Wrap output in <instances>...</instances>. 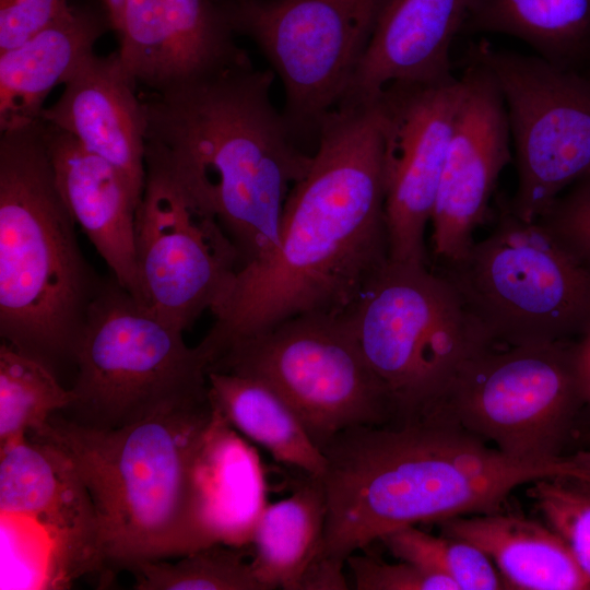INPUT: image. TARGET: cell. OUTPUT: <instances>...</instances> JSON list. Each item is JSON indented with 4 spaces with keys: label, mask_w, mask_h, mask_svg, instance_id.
<instances>
[{
    "label": "cell",
    "mask_w": 590,
    "mask_h": 590,
    "mask_svg": "<svg viewBox=\"0 0 590 590\" xmlns=\"http://www.w3.org/2000/svg\"><path fill=\"white\" fill-rule=\"evenodd\" d=\"M306 174L286 198L279 240L241 267L198 344L208 367L234 343L299 315L346 314L389 260L378 96L321 120Z\"/></svg>",
    "instance_id": "cell-1"
},
{
    "label": "cell",
    "mask_w": 590,
    "mask_h": 590,
    "mask_svg": "<svg viewBox=\"0 0 590 590\" xmlns=\"http://www.w3.org/2000/svg\"><path fill=\"white\" fill-rule=\"evenodd\" d=\"M327 516L319 558L349 556L396 529L486 514L517 487L590 471V452L518 458L429 413L347 428L322 448Z\"/></svg>",
    "instance_id": "cell-2"
},
{
    "label": "cell",
    "mask_w": 590,
    "mask_h": 590,
    "mask_svg": "<svg viewBox=\"0 0 590 590\" xmlns=\"http://www.w3.org/2000/svg\"><path fill=\"white\" fill-rule=\"evenodd\" d=\"M274 76L250 62L144 101L145 163L219 223L240 268L276 245L288 192L311 163L272 102Z\"/></svg>",
    "instance_id": "cell-3"
},
{
    "label": "cell",
    "mask_w": 590,
    "mask_h": 590,
    "mask_svg": "<svg viewBox=\"0 0 590 590\" xmlns=\"http://www.w3.org/2000/svg\"><path fill=\"white\" fill-rule=\"evenodd\" d=\"M214 416L211 399L113 429L56 413L27 435L71 460L94 505L105 568L129 570L215 543L199 471Z\"/></svg>",
    "instance_id": "cell-4"
},
{
    "label": "cell",
    "mask_w": 590,
    "mask_h": 590,
    "mask_svg": "<svg viewBox=\"0 0 590 590\" xmlns=\"http://www.w3.org/2000/svg\"><path fill=\"white\" fill-rule=\"evenodd\" d=\"M58 189L43 120L0 131V335L56 374L104 278L84 257Z\"/></svg>",
    "instance_id": "cell-5"
},
{
    "label": "cell",
    "mask_w": 590,
    "mask_h": 590,
    "mask_svg": "<svg viewBox=\"0 0 590 590\" xmlns=\"http://www.w3.org/2000/svg\"><path fill=\"white\" fill-rule=\"evenodd\" d=\"M182 333L113 274L104 278L74 350L73 401L66 417L113 429L209 400L208 362Z\"/></svg>",
    "instance_id": "cell-6"
},
{
    "label": "cell",
    "mask_w": 590,
    "mask_h": 590,
    "mask_svg": "<svg viewBox=\"0 0 590 590\" xmlns=\"http://www.w3.org/2000/svg\"><path fill=\"white\" fill-rule=\"evenodd\" d=\"M441 272L487 345L571 341L590 326V268L541 221L509 208Z\"/></svg>",
    "instance_id": "cell-7"
},
{
    "label": "cell",
    "mask_w": 590,
    "mask_h": 590,
    "mask_svg": "<svg viewBox=\"0 0 590 590\" xmlns=\"http://www.w3.org/2000/svg\"><path fill=\"white\" fill-rule=\"evenodd\" d=\"M574 344L485 345L460 363L420 413L448 421L512 457L568 455L586 408Z\"/></svg>",
    "instance_id": "cell-8"
},
{
    "label": "cell",
    "mask_w": 590,
    "mask_h": 590,
    "mask_svg": "<svg viewBox=\"0 0 590 590\" xmlns=\"http://www.w3.org/2000/svg\"><path fill=\"white\" fill-rule=\"evenodd\" d=\"M346 314L397 418L427 408L487 345L449 279L428 263L388 260Z\"/></svg>",
    "instance_id": "cell-9"
},
{
    "label": "cell",
    "mask_w": 590,
    "mask_h": 590,
    "mask_svg": "<svg viewBox=\"0 0 590 590\" xmlns=\"http://www.w3.org/2000/svg\"><path fill=\"white\" fill-rule=\"evenodd\" d=\"M257 378L296 412L321 448L339 433L397 417L347 314H308L229 346L208 368Z\"/></svg>",
    "instance_id": "cell-10"
},
{
    "label": "cell",
    "mask_w": 590,
    "mask_h": 590,
    "mask_svg": "<svg viewBox=\"0 0 590 590\" xmlns=\"http://www.w3.org/2000/svg\"><path fill=\"white\" fill-rule=\"evenodd\" d=\"M0 532L1 589H66L105 568L90 494L45 439L0 446Z\"/></svg>",
    "instance_id": "cell-11"
},
{
    "label": "cell",
    "mask_w": 590,
    "mask_h": 590,
    "mask_svg": "<svg viewBox=\"0 0 590 590\" xmlns=\"http://www.w3.org/2000/svg\"><path fill=\"white\" fill-rule=\"evenodd\" d=\"M236 34L263 54L299 141L346 93L390 0H222Z\"/></svg>",
    "instance_id": "cell-12"
},
{
    "label": "cell",
    "mask_w": 590,
    "mask_h": 590,
    "mask_svg": "<svg viewBox=\"0 0 590 590\" xmlns=\"http://www.w3.org/2000/svg\"><path fill=\"white\" fill-rule=\"evenodd\" d=\"M468 55L489 70L505 102L518 177L509 209L538 221L590 173V75L487 40Z\"/></svg>",
    "instance_id": "cell-13"
},
{
    "label": "cell",
    "mask_w": 590,
    "mask_h": 590,
    "mask_svg": "<svg viewBox=\"0 0 590 590\" xmlns=\"http://www.w3.org/2000/svg\"><path fill=\"white\" fill-rule=\"evenodd\" d=\"M135 213V253L143 304L185 331L220 303L240 267L219 223L197 210L172 177L145 163Z\"/></svg>",
    "instance_id": "cell-14"
},
{
    "label": "cell",
    "mask_w": 590,
    "mask_h": 590,
    "mask_svg": "<svg viewBox=\"0 0 590 590\" xmlns=\"http://www.w3.org/2000/svg\"><path fill=\"white\" fill-rule=\"evenodd\" d=\"M462 97L461 76L439 84L391 83L378 95L389 260L428 263L425 232Z\"/></svg>",
    "instance_id": "cell-15"
},
{
    "label": "cell",
    "mask_w": 590,
    "mask_h": 590,
    "mask_svg": "<svg viewBox=\"0 0 590 590\" xmlns=\"http://www.w3.org/2000/svg\"><path fill=\"white\" fill-rule=\"evenodd\" d=\"M430 219L432 247L444 266L462 258L487 217L498 177L511 160L505 102L489 70L471 56Z\"/></svg>",
    "instance_id": "cell-16"
},
{
    "label": "cell",
    "mask_w": 590,
    "mask_h": 590,
    "mask_svg": "<svg viewBox=\"0 0 590 590\" xmlns=\"http://www.w3.org/2000/svg\"><path fill=\"white\" fill-rule=\"evenodd\" d=\"M116 34L125 72L153 93L251 62L222 0H123Z\"/></svg>",
    "instance_id": "cell-17"
},
{
    "label": "cell",
    "mask_w": 590,
    "mask_h": 590,
    "mask_svg": "<svg viewBox=\"0 0 590 590\" xmlns=\"http://www.w3.org/2000/svg\"><path fill=\"white\" fill-rule=\"evenodd\" d=\"M40 119L114 165L141 200L145 184L146 108L117 52L91 55Z\"/></svg>",
    "instance_id": "cell-18"
},
{
    "label": "cell",
    "mask_w": 590,
    "mask_h": 590,
    "mask_svg": "<svg viewBox=\"0 0 590 590\" xmlns=\"http://www.w3.org/2000/svg\"><path fill=\"white\" fill-rule=\"evenodd\" d=\"M60 194L118 283L143 304L135 253L140 199L126 177L69 133L43 121Z\"/></svg>",
    "instance_id": "cell-19"
},
{
    "label": "cell",
    "mask_w": 590,
    "mask_h": 590,
    "mask_svg": "<svg viewBox=\"0 0 590 590\" xmlns=\"http://www.w3.org/2000/svg\"><path fill=\"white\" fill-rule=\"evenodd\" d=\"M468 0H390L339 104L375 98L391 83L439 84L452 73L451 46Z\"/></svg>",
    "instance_id": "cell-20"
},
{
    "label": "cell",
    "mask_w": 590,
    "mask_h": 590,
    "mask_svg": "<svg viewBox=\"0 0 590 590\" xmlns=\"http://www.w3.org/2000/svg\"><path fill=\"white\" fill-rule=\"evenodd\" d=\"M108 31L102 0L70 2L58 19L0 52V131L39 120L49 93L94 54Z\"/></svg>",
    "instance_id": "cell-21"
},
{
    "label": "cell",
    "mask_w": 590,
    "mask_h": 590,
    "mask_svg": "<svg viewBox=\"0 0 590 590\" xmlns=\"http://www.w3.org/2000/svg\"><path fill=\"white\" fill-rule=\"evenodd\" d=\"M437 524L442 534L480 548L497 568L505 589L590 590V579L547 524L499 510Z\"/></svg>",
    "instance_id": "cell-22"
},
{
    "label": "cell",
    "mask_w": 590,
    "mask_h": 590,
    "mask_svg": "<svg viewBox=\"0 0 590 590\" xmlns=\"http://www.w3.org/2000/svg\"><path fill=\"white\" fill-rule=\"evenodd\" d=\"M517 38L544 60L585 71L590 63V0H468L462 34Z\"/></svg>",
    "instance_id": "cell-23"
},
{
    "label": "cell",
    "mask_w": 590,
    "mask_h": 590,
    "mask_svg": "<svg viewBox=\"0 0 590 590\" xmlns=\"http://www.w3.org/2000/svg\"><path fill=\"white\" fill-rule=\"evenodd\" d=\"M326 516L322 481L309 475L291 496L262 507L251 533L250 562L266 590H300L319 557Z\"/></svg>",
    "instance_id": "cell-24"
},
{
    "label": "cell",
    "mask_w": 590,
    "mask_h": 590,
    "mask_svg": "<svg viewBox=\"0 0 590 590\" xmlns=\"http://www.w3.org/2000/svg\"><path fill=\"white\" fill-rule=\"evenodd\" d=\"M214 408L275 461L321 477L326 458L292 406L263 381L226 371H208Z\"/></svg>",
    "instance_id": "cell-25"
},
{
    "label": "cell",
    "mask_w": 590,
    "mask_h": 590,
    "mask_svg": "<svg viewBox=\"0 0 590 590\" xmlns=\"http://www.w3.org/2000/svg\"><path fill=\"white\" fill-rule=\"evenodd\" d=\"M215 416L200 458V481L209 524L216 543H250L258 514L264 506L248 489L250 451L214 408Z\"/></svg>",
    "instance_id": "cell-26"
},
{
    "label": "cell",
    "mask_w": 590,
    "mask_h": 590,
    "mask_svg": "<svg viewBox=\"0 0 590 590\" xmlns=\"http://www.w3.org/2000/svg\"><path fill=\"white\" fill-rule=\"evenodd\" d=\"M73 401L47 365L8 343L0 345V446L42 428Z\"/></svg>",
    "instance_id": "cell-27"
},
{
    "label": "cell",
    "mask_w": 590,
    "mask_h": 590,
    "mask_svg": "<svg viewBox=\"0 0 590 590\" xmlns=\"http://www.w3.org/2000/svg\"><path fill=\"white\" fill-rule=\"evenodd\" d=\"M240 547L213 543L175 563L146 560L129 571L138 590H266Z\"/></svg>",
    "instance_id": "cell-28"
},
{
    "label": "cell",
    "mask_w": 590,
    "mask_h": 590,
    "mask_svg": "<svg viewBox=\"0 0 590 590\" xmlns=\"http://www.w3.org/2000/svg\"><path fill=\"white\" fill-rule=\"evenodd\" d=\"M378 541L398 559L406 560L451 579L458 590L505 589L493 562L475 545L446 534H429L406 526Z\"/></svg>",
    "instance_id": "cell-29"
},
{
    "label": "cell",
    "mask_w": 590,
    "mask_h": 590,
    "mask_svg": "<svg viewBox=\"0 0 590 590\" xmlns=\"http://www.w3.org/2000/svg\"><path fill=\"white\" fill-rule=\"evenodd\" d=\"M528 495L590 579V473L540 477Z\"/></svg>",
    "instance_id": "cell-30"
},
{
    "label": "cell",
    "mask_w": 590,
    "mask_h": 590,
    "mask_svg": "<svg viewBox=\"0 0 590 590\" xmlns=\"http://www.w3.org/2000/svg\"><path fill=\"white\" fill-rule=\"evenodd\" d=\"M345 564L356 590H458L448 577L406 560L388 563L354 553Z\"/></svg>",
    "instance_id": "cell-31"
},
{
    "label": "cell",
    "mask_w": 590,
    "mask_h": 590,
    "mask_svg": "<svg viewBox=\"0 0 590 590\" xmlns=\"http://www.w3.org/2000/svg\"><path fill=\"white\" fill-rule=\"evenodd\" d=\"M539 221L590 268V173L567 188Z\"/></svg>",
    "instance_id": "cell-32"
},
{
    "label": "cell",
    "mask_w": 590,
    "mask_h": 590,
    "mask_svg": "<svg viewBox=\"0 0 590 590\" xmlns=\"http://www.w3.org/2000/svg\"><path fill=\"white\" fill-rule=\"evenodd\" d=\"M69 5L70 0H0V52L21 45Z\"/></svg>",
    "instance_id": "cell-33"
},
{
    "label": "cell",
    "mask_w": 590,
    "mask_h": 590,
    "mask_svg": "<svg viewBox=\"0 0 590 590\" xmlns=\"http://www.w3.org/2000/svg\"><path fill=\"white\" fill-rule=\"evenodd\" d=\"M574 350L586 410L590 412V326L575 340Z\"/></svg>",
    "instance_id": "cell-34"
},
{
    "label": "cell",
    "mask_w": 590,
    "mask_h": 590,
    "mask_svg": "<svg viewBox=\"0 0 590 590\" xmlns=\"http://www.w3.org/2000/svg\"><path fill=\"white\" fill-rule=\"evenodd\" d=\"M574 444L580 445V448L577 450L581 449L590 451V412L586 409L579 418Z\"/></svg>",
    "instance_id": "cell-35"
},
{
    "label": "cell",
    "mask_w": 590,
    "mask_h": 590,
    "mask_svg": "<svg viewBox=\"0 0 590 590\" xmlns=\"http://www.w3.org/2000/svg\"><path fill=\"white\" fill-rule=\"evenodd\" d=\"M102 2L109 14L113 31L116 33L119 26L123 0H102Z\"/></svg>",
    "instance_id": "cell-36"
},
{
    "label": "cell",
    "mask_w": 590,
    "mask_h": 590,
    "mask_svg": "<svg viewBox=\"0 0 590 590\" xmlns=\"http://www.w3.org/2000/svg\"><path fill=\"white\" fill-rule=\"evenodd\" d=\"M585 71L590 75V63L588 64Z\"/></svg>",
    "instance_id": "cell-37"
}]
</instances>
